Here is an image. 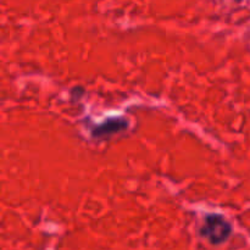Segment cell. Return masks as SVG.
Instances as JSON below:
<instances>
[{"mask_svg": "<svg viewBox=\"0 0 250 250\" xmlns=\"http://www.w3.org/2000/svg\"><path fill=\"white\" fill-rule=\"evenodd\" d=\"M231 226L220 215H209L205 219L202 229V234L212 244L224 243L231 234Z\"/></svg>", "mask_w": 250, "mask_h": 250, "instance_id": "cell-1", "label": "cell"}, {"mask_svg": "<svg viewBox=\"0 0 250 250\" xmlns=\"http://www.w3.org/2000/svg\"><path fill=\"white\" fill-rule=\"evenodd\" d=\"M126 127L127 122L124 119H111L102 125L99 128H97V131H94V136H106V134H111L112 132L121 131Z\"/></svg>", "mask_w": 250, "mask_h": 250, "instance_id": "cell-2", "label": "cell"}]
</instances>
